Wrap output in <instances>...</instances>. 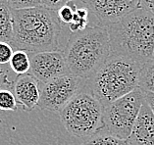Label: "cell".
Wrapping results in <instances>:
<instances>
[{"instance_id":"6da1fadb","label":"cell","mask_w":154,"mask_h":145,"mask_svg":"<svg viewBox=\"0 0 154 145\" xmlns=\"http://www.w3.org/2000/svg\"><path fill=\"white\" fill-rule=\"evenodd\" d=\"M12 17L13 38L10 45L13 49L29 54L58 50L62 22L57 11L44 6L12 9Z\"/></svg>"},{"instance_id":"7a4b0ae2","label":"cell","mask_w":154,"mask_h":145,"mask_svg":"<svg viewBox=\"0 0 154 145\" xmlns=\"http://www.w3.org/2000/svg\"><path fill=\"white\" fill-rule=\"evenodd\" d=\"M111 55L134 59L140 64L154 57V15L138 8L107 28Z\"/></svg>"},{"instance_id":"3957f363","label":"cell","mask_w":154,"mask_h":145,"mask_svg":"<svg viewBox=\"0 0 154 145\" xmlns=\"http://www.w3.org/2000/svg\"><path fill=\"white\" fill-rule=\"evenodd\" d=\"M63 51L70 74L88 80L111 56L107 28L88 27L72 33Z\"/></svg>"},{"instance_id":"277c9868","label":"cell","mask_w":154,"mask_h":145,"mask_svg":"<svg viewBox=\"0 0 154 145\" xmlns=\"http://www.w3.org/2000/svg\"><path fill=\"white\" fill-rule=\"evenodd\" d=\"M142 64L134 59L111 55L88 84L103 106L124 97L138 87Z\"/></svg>"},{"instance_id":"5b68a950","label":"cell","mask_w":154,"mask_h":145,"mask_svg":"<svg viewBox=\"0 0 154 145\" xmlns=\"http://www.w3.org/2000/svg\"><path fill=\"white\" fill-rule=\"evenodd\" d=\"M104 106L93 93L84 88L59 113L66 131L79 138H89L102 129Z\"/></svg>"},{"instance_id":"8992f818","label":"cell","mask_w":154,"mask_h":145,"mask_svg":"<svg viewBox=\"0 0 154 145\" xmlns=\"http://www.w3.org/2000/svg\"><path fill=\"white\" fill-rule=\"evenodd\" d=\"M143 102V91L137 87L124 97L105 105L100 133L128 140Z\"/></svg>"},{"instance_id":"52a82bcc","label":"cell","mask_w":154,"mask_h":145,"mask_svg":"<svg viewBox=\"0 0 154 145\" xmlns=\"http://www.w3.org/2000/svg\"><path fill=\"white\" fill-rule=\"evenodd\" d=\"M84 80L68 74L48 83H40V99L37 107L44 111L60 113L84 88Z\"/></svg>"},{"instance_id":"ba28073f","label":"cell","mask_w":154,"mask_h":145,"mask_svg":"<svg viewBox=\"0 0 154 145\" xmlns=\"http://www.w3.org/2000/svg\"><path fill=\"white\" fill-rule=\"evenodd\" d=\"M99 22V26L108 28L140 8V0H82Z\"/></svg>"},{"instance_id":"9c48e42d","label":"cell","mask_w":154,"mask_h":145,"mask_svg":"<svg viewBox=\"0 0 154 145\" xmlns=\"http://www.w3.org/2000/svg\"><path fill=\"white\" fill-rule=\"evenodd\" d=\"M29 73L40 83H48L59 77L70 74L64 51H45L29 54Z\"/></svg>"},{"instance_id":"30bf717a","label":"cell","mask_w":154,"mask_h":145,"mask_svg":"<svg viewBox=\"0 0 154 145\" xmlns=\"http://www.w3.org/2000/svg\"><path fill=\"white\" fill-rule=\"evenodd\" d=\"M11 90L16 97L18 105H21L26 112H31L38 106L40 83L31 73L17 76L12 81Z\"/></svg>"},{"instance_id":"8fae6325","label":"cell","mask_w":154,"mask_h":145,"mask_svg":"<svg viewBox=\"0 0 154 145\" xmlns=\"http://www.w3.org/2000/svg\"><path fill=\"white\" fill-rule=\"evenodd\" d=\"M127 141L128 145H154V114L145 100Z\"/></svg>"},{"instance_id":"7c38bea8","label":"cell","mask_w":154,"mask_h":145,"mask_svg":"<svg viewBox=\"0 0 154 145\" xmlns=\"http://www.w3.org/2000/svg\"><path fill=\"white\" fill-rule=\"evenodd\" d=\"M13 38L12 8L6 0H0V41L11 43Z\"/></svg>"},{"instance_id":"4fadbf2b","label":"cell","mask_w":154,"mask_h":145,"mask_svg":"<svg viewBox=\"0 0 154 145\" xmlns=\"http://www.w3.org/2000/svg\"><path fill=\"white\" fill-rule=\"evenodd\" d=\"M138 87L144 92L154 93V57L142 65Z\"/></svg>"},{"instance_id":"5bb4252c","label":"cell","mask_w":154,"mask_h":145,"mask_svg":"<svg viewBox=\"0 0 154 145\" xmlns=\"http://www.w3.org/2000/svg\"><path fill=\"white\" fill-rule=\"evenodd\" d=\"M10 67L18 76L29 73V70H31L29 54L24 50H15L10 60Z\"/></svg>"},{"instance_id":"9a60e30c","label":"cell","mask_w":154,"mask_h":145,"mask_svg":"<svg viewBox=\"0 0 154 145\" xmlns=\"http://www.w3.org/2000/svg\"><path fill=\"white\" fill-rule=\"evenodd\" d=\"M82 145H128V141L107 133H97L86 139Z\"/></svg>"},{"instance_id":"2e32d148","label":"cell","mask_w":154,"mask_h":145,"mask_svg":"<svg viewBox=\"0 0 154 145\" xmlns=\"http://www.w3.org/2000/svg\"><path fill=\"white\" fill-rule=\"evenodd\" d=\"M18 103L11 88H0V110L16 111Z\"/></svg>"},{"instance_id":"e0dca14e","label":"cell","mask_w":154,"mask_h":145,"mask_svg":"<svg viewBox=\"0 0 154 145\" xmlns=\"http://www.w3.org/2000/svg\"><path fill=\"white\" fill-rule=\"evenodd\" d=\"M77 9H78V7L73 1H71L65 6L61 7V8L57 11V14H58L60 21L62 22V24L70 25L72 23Z\"/></svg>"},{"instance_id":"ac0fdd59","label":"cell","mask_w":154,"mask_h":145,"mask_svg":"<svg viewBox=\"0 0 154 145\" xmlns=\"http://www.w3.org/2000/svg\"><path fill=\"white\" fill-rule=\"evenodd\" d=\"M12 9H29L42 6L41 0H6Z\"/></svg>"},{"instance_id":"d6986e66","label":"cell","mask_w":154,"mask_h":145,"mask_svg":"<svg viewBox=\"0 0 154 145\" xmlns=\"http://www.w3.org/2000/svg\"><path fill=\"white\" fill-rule=\"evenodd\" d=\"M88 19L82 18L81 16H79L77 13H75V17L73 22L69 25V29L72 33H76L79 32H82L88 28Z\"/></svg>"},{"instance_id":"ffe728a7","label":"cell","mask_w":154,"mask_h":145,"mask_svg":"<svg viewBox=\"0 0 154 145\" xmlns=\"http://www.w3.org/2000/svg\"><path fill=\"white\" fill-rule=\"evenodd\" d=\"M14 49L9 43L0 41V65H5L10 63L13 56Z\"/></svg>"},{"instance_id":"44dd1931","label":"cell","mask_w":154,"mask_h":145,"mask_svg":"<svg viewBox=\"0 0 154 145\" xmlns=\"http://www.w3.org/2000/svg\"><path fill=\"white\" fill-rule=\"evenodd\" d=\"M73 0H41V5L48 9L58 11L61 7L68 4Z\"/></svg>"},{"instance_id":"7402d4cb","label":"cell","mask_w":154,"mask_h":145,"mask_svg":"<svg viewBox=\"0 0 154 145\" xmlns=\"http://www.w3.org/2000/svg\"><path fill=\"white\" fill-rule=\"evenodd\" d=\"M12 83L8 80L7 72L0 69V88H11Z\"/></svg>"},{"instance_id":"603a6c76","label":"cell","mask_w":154,"mask_h":145,"mask_svg":"<svg viewBox=\"0 0 154 145\" xmlns=\"http://www.w3.org/2000/svg\"><path fill=\"white\" fill-rule=\"evenodd\" d=\"M140 6L154 15V0H140Z\"/></svg>"},{"instance_id":"cb8c5ba5","label":"cell","mask_w":154,"mask_h":145,"mask_svg":"<svg viewBox=\"0 0 154 145\" xmlns=\"http://www.w3.org/2000/svg\"><path fill=\"white\" fill-rule=\"evenodd\" d=\"M143 95H144L145 102L148 104V106L150 107V109L152 110V112L154 114V93L143 91Z\"/></svg>"},{"instance_id":"d4e9b609","label":"cell","mask_w":154,"mask_h":145,"mask_svg":"<svg viewBox=\"0 0 154 145\" xmlns=\"http://www.w3.org/2000/svg\"><path fill=\"white\" fill-rule=\"evenodd\" d=\"M0 124H2V120H1V119H0Z\"/></svg>"}]
</instances>
